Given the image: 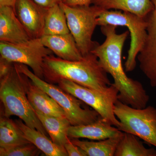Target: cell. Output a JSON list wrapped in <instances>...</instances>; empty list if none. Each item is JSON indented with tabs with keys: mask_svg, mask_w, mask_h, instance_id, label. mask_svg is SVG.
I'll return each instance as SVG.
<instances>
[{
	"mask_svg": "<svg viewBox=\"0 0 156 156\" xmlns=\"http://www.w3.org/2000/svg\"><path fill=\"white\" fill-rule=\"evenodd\" d=\"M117 27L110 25L101 26L105 41L91 53L97 56L101 66L114 79L113 84L119 91L118 99L134 108H144L149 101V96L140 82L128 77L122 64V51L130 33L126 31L117 34Z\"/></svg>",
	"mask_w": 156,
	"mask_h": 156,
	"instance_id": "obj_1",
	"label": "cell"
},
{
	"mask_svg": "<svg viewBox=\"0 0 156 156\" xmlns=\"http://www.w3.org/2000/svg\"><path fill=\"white\" fill-rule=\"evenodd\" d=\"M44 79L57 84L68 80L83 87L102 91L111 85L107 73L101 66L97 56L91 53L80 60L69 61L50 55L44 60Z\"/></svg>",
	"mask_w": 156,
	"mask_h": 156,
	"instance_id": "obj_2",
	"label": "cell"
},
{
	"mask_svg": "<svg viewBox=\"0 0 156 156\" xmlns=\"http://www.w3.org/2000/svg\"><path fill=\"white\" fill-rule=\"evenodd\" d=\"M29 78L19 72L14 63L9 73L0 78V99L4 105L3 114L10 118L19 117L27 126L47 136V131L28 99L27 84Z\"/></svg>",
	"mask_w": 156,
	"mask_h": 156,
	"instance_id": "obj_3",
	"label": "cell"
},
{
	"mask_svg": "<svg viewBox=\"0 0 156 156\" xmlns=\"http://www.w3.org/2000/svg\"><path fill=\"white\" fill-rule=\"evenodd\" d=\"M20 73L24 74L37 87L54 99L63 108L72 126L87 125L95 122L100 117L95 110L82 107V101L66 92L58 86L39 78L25 65L14 63Z\"/></svg>",
	"mask_w": 156,
	"mask_h": 156,
	"instance_id": "obj_4",
	"label": "cell"
},
{
	"mask_svg": "<svg viewBox=\"0 0 156 156\" xmlns=\"http://www.w3.org/2000/svg\"><path fill=\"white\" fill-rule=\"evenodd\" d=\"M60 5L66 15L70 33L80 52L83 56L88 55L99 44L92 41V35L98 26L97 18L105 9L93 5L70 6L62 2Z\"/></svg>",
	"mask_w": 156,
	"mask_h": 156,
	"instance_id": "obj_5",
	"label": "cell"
},
{
	"mask_svg": "<svg viewBox=\"0 0 156 156\" xmlns=\"http://www.w3.org/2000/svg\"><path fill=\"white\" fill-rule=\"evenodd\" d=\"M98 26L108 25L126 27L131 36L130 48L125 62L127 72L133 71L136 65L137 55L142 50L147 35V23L144 17L130 12L104 10L97 18Z\"/></svg>",
	"mask_w": 156,
	"mask_h": 156,
	"instance_id": "obj_6",
	"label": "cell"
},
{
	"mask_svg": "<svg viewBox=\"0 0 156 156\" xmlns=\"http://www.w3.org/2000/svg\"><path fill=\"white\" fill-rule=\"evenodd\" d=\"M120 123L119 130L141 138L156 147V108L152 106L135 108L117 101L114 107Z\"/></svg>",
	"mask_w": 156,
	"mask_h": 156,
	"instance_id": "obj_7",
	"label": "cell"
},
{
	"mask_svg": "<svg viewBox=\"0 0 156 156\" xmlns=\"http://www.w3.org/2000/svg\"><path fill=\"white\" fill-rule=\"evenodd\" d=\"M58 86L82 101L98 113L101 117L115 127L120 126L114 112L115 103L119 100V91L113 84L102 91L83 87L68 80H60Z\"/></svg>",
	"mask_w": 156,
	"mask_h": 156,
	"instance_id": "obj_8",
	"label": "cell"
},
{
	"mask_svg": "<svg viewBox=\"0 0 156 156\" xmlns=\"http://www.w3.org/2000/svg\"><path fill=\"white\" fill-rule=\"evenodd\" d=\"M53 54L43 44L41 38L31 39L21 44L0 42L1 57L13 63L27 66L42 80H44L43 65L45 58Z\"/></svg>",
	"mask_w": 156,
	"mask_h": 156,
	"instance_id": "obj_9",
	"label": "cell"
},
{
	"mask_svg": "<svg viewBox=\"0 0 156 156\" xmlns=\"http://www.w3.org/2000/svg\"><path fill=\"white\" fill-rule=\"evenodd\" d=\"M150 1L153 9L144 17L147 35L136 58L140 69L149 81L151 87L156 88V0Z\"/></svg>",
	"mask_w": 156,
	"mask_h": 156,
	"instance_id": "obj_10",
	"label": "cell"
},
{
	"mask_svg": "<svg viewBox=\"0 0 156 156\" xmlns=\"http://www.w3.org/2000/svg\"><path fill=\"white\" fill-rule=\"evenodd\" d=\"M48 9L33 0H17L14 11L32 39L42 37Z\"/></svg>",
	"mask_w": 156,
	"mask_h": 156,
	"instance_id": "obj_11",
	"label": "cell"
},
{
	"mask_svg": "<svg viewBox=\"0 0 156 156\" xmlns=\"http://www.w3.org/2000/svg\"><path fill=\"white\" fill-rule=\"evenodd\" d=\"M31 39L14 9L9 6L0 7V42L21 44Z\"/></svg>",
	"mask_w": 156,
	"mask_h": 156,
	"instance_id": "obj_12",
	"label": "cell"
},
{
	"mask_svg": "<svg viewBox=\"0 0 156 156\" xmlns=\"http://www.w3.org/2000/svg\"><path fill=\"white\" fill-rule=\"evenodd\" d=\"M107 122L101 117L95 122L87 125L69 126L68 136L69 138H85L100 140L120 136L123 132Z\"/></svg>",
	"mask_w": 156,
	"mask_h": 156,
	"instance_id": "obj_13",
	"label": "cell"
},
{
	"mask_svg": "<svg viewBox=\"0 0 156 156\" xmlns=\"http://www.w3.org/2000/svg\"><path fill=\"white\" fill-rule=\"evenodd\" d=\"M45 47L59 58L69 61H77L83 58L71 34L43 36L41 37Z\"/></svg>",
	"mask_w": 156,
	"mask_h": 156,
	"instance_id": "obj_14",
	"label": "cell"
},
{
	"mask_svg": "<svg viewBox=\"0 0 156 156\" xmlns=\"http://www.w3.org/2000/svg\"><path fill=\"white\" fill-rule=\"evenodd\" d=\"M27 96L34 111L48 115L66 117L64 110L56 101L34 85L30 79L27 84Z\"/></svg>",
	"mask_w": 156,
	"mask_h": 156,
	"instance_id": "obj_15",
	"label": "cell"
},
{
	"mask_svg": "<svg viewBox=\"0 0 156 156\" xmlns=\"http://www.w3.org/2000/svg\"><path fill=\"white\" fill-rule=\"evenodd\" d=\"M15 122L22 131L26 138L47 156H67L64 147L56 145L47 136L38 130L28 127L21 119H17Z\"/></svg>",
	"mask_w": 156,
	"mask_h": 156,
	"instance_id": "obj_16",
	"label": "cell"
},
{
	"mask_svg": "<svg viewBox=\"0 0 156 156\" xmlns=\"http://www.w3.org/2000/svg\"><path fill=\"white\" fill-rule=\"evenodd\" d=\"M35 112L52 141L56 145L64 148L69 138L68 136V131L71 125L67 117L48 115Z\"/></svg>",
	"mask_w": 156,
	"mask_h": 156,
	"instance_id": "obj_17",
	"label": "cell"
},
{
	"mask_svg": "<svg viewBox=\"0 0 156 156\" xmlns=\"http://www.w3.org/2000/svg\"><path fill=\"white\" fill-rule=\"evenodd\" d=\"M92 4L105 10H120L143 17L153 9L150 0H93Z\"/></svg>",
	"mask_w": 156,
	"mask_h": 156,
	"instance_id": "obj_18",
	"label": "cell"
},
{
	"mask_svg": "<svg viewBox=\"0 0 156 156\" xmlns=\"http://www.w3.org/2000/svg\"><path fill=\"white\" fill-rule=\"evenodd\" d=\"M110 137L98 141L81 140L78 138H70L71 141L80 147L89 156H114L119 142L122 136Z\"/></svg>",
	"mask_w": 156,
	"mask_h": 156,
	"instance_id": "obj_19",
	"label": "cell"
},
{
	"mask_svg": "<svg viewBox=\"0 0 156 156\" xmlns=\"http://www.w3.org/2000/svg\"><path fill=\"white\" fill-rule=\"evenodd\" d=\"M30 143L15 121L2 114L0 119V147H11Z\"/></svg>",
	"mask_w": 156,
	"mask_h": 156,
	"instance_id": "obj_20",
	"label": "cell"
},
{
	"mask_svg": "<svg viewBox=\"0 0 156 156\" xmlns=\"http://www.w3.org/2000/svg\"><path fill=\"white\" fill-rule=\"evenodd\" d=\"M114 156H156V150L147 148L137 136L124 132Z\"/></svg>",
	"mask_w": 156,
	"mask_h": 156,
	"instance_id": "obj_21",
	"label": "cell"
},
{
	"mask_svg": "<svg viewBox=\"0 0 156 156\" xmlns=\"http://www.w3.org/2000/svg\"><path fill=\"white\" fill-rule=\"evenodd\" d=\"M69 33L70 31L66 15L60 4L48 9L45 17L43 36Z\"/></svg>",
	"mask_w": 156,
	"mask_h": 156,
	"instance_id": "obj_22",
	"label": "cell"
},
{
	"mask_svg": "<svg viewBox=\"0 0 156 156\" xmlns=\"http://www.w3.org/2000/svg\"><path fill=\"white\" fill-rule=\"evenodd\" d=\"M41 151L33 144H27L11 147H0L1 156H36Z\"/></svg>",
	"mask_w": 156,
	"mask_h": 156,
	"instance_id": "obj_23",
	"label": "cell"
},
{
	"mask_svg": "<svg viewBox=\"0 0 156 156\" xmlns=\"http://www.w3.org/2000/svg\"><path fill=\"white\" fill-rule=\"evenodd\" d=\"M64 148L69 156H88L80 147L73 144L70 138L65 145Z\"/></svg>",
	"mask_w": 156,
	"mask_h": 156,
	"instance_id": "obj_24",
	"label": "cell"
},
{
	"mask_svg": "<svg viewBox=\"0 0 156 156\" xmlns=\"http://www.w3.org/2000/svg\"><path fill=\"white\" fill-rule=\"evenodd\" d=\"M14 66V63L0 56V78L7 75Z\"/></svg>",
	"mask_w": 156,
	"mask_h": 156,
	"instance_id": "obj_25",
	"label": "cell"
},
{
	"mask_svg": "<svg viewBox=\"0 0 156 156\" xmlns=\"http://www.w3.org/2000/svg\"><path fill=\"white\" fill-rule=\"evenodd\" d=\"M93 0H63L62 2L70 6H89Z\"/></svg>",
	"mask_w": 156,
	"mask_h": 156,
	"instance_id": "obj_26",
	"label": "cell"
},
{
	"mask_svg": "<svg viewBox=\"0 0 156 156\" xmlns=\"http://www.w3.org/2000/svg\"><path fill=\"white\" fill-rule=\"evenodd\" d=\"M36 3L47 9L57 5H59L63 0H33Z\"/></svg>",
	"mask_w": 156,
	"mask_h": 156,
	"instance_id": "obj_27",
	"label": "cell"
},
{
	"mask_svg": "<svg viewBox=\"0 0 156 156\" xmlns=\"http://www.w3.org/2000/svg\"><path fill=\"white\" fill-rule=\"evenodd\" d=\"M16 1L17 0H0V7L9 6L14 9Z\"/></svg>",
	"mask_w": 156,
	"mask_h": 156,
	"instance_id": "obj_28",
	"label": "cell"
}]
</instances>
